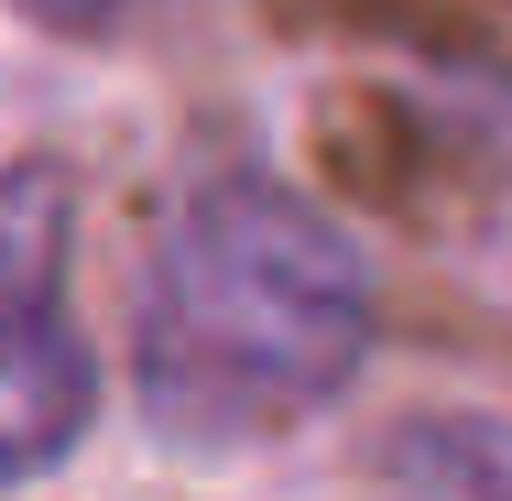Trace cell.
I'll return each instance as SVG.
<instances>
[{
  "instance_id": "obj_1",
  "label": "cell",
  "mask_w": 512,
  "mask_h": 501,
  "mask_svg": "<svg viewBox=\"0 0 512 501\" xmlns=\"http://www.w3.org/2000/svg\"><path fill=\"white\" fill-rule=\"evenodd\" d=\"M382 338L371 251L284 175H197L131 273V403L175 458L273 447L360 382Z\"/></svg>"
},
{
  "instance_id": "obj_2",
  "label": "cell",
  "mask_w": 512,
  "mask_h": 501,
  "mask_svg": "<svg viewBox=\"0 0 512 501\" xmlns=\"http://www.w3.org/2000/svg\"><path fill=\"white\" fill-rule=\"evenodd\" d=\"M99 425V360L77 327V186L66 164H0V491L66 469Z\"/></svg>"
},
{
  "instance_id": "obj_3",
  "label": "cell",
  "mask_w": 512,
  "mask_h": 501,
  "mask_svg": "<svg viewBox=\"0 0 512 501\" xmlns=\"http://www.w3.org/2000/svg\"><path fill=\"white\" fill-rule=\"evenodd\" d=\"M425 469L447 480V501H512V425H436Z\"/></svg>"
},
{
  "instance_id": "obj_4",
  "label": "cell",
  "mask_w": 512,
  "mask_h": 501,
  "mask_svg": "<svg viewBox=\"0 0 512 501\" xmlns=\"http://www.w3.org/2000/svg\"><path fill=\"white\" fill-rule=\"evenodd\" d=\"M33 22H55V33H142V22H164V11H197V0H22Z\"/></svg>"
}]
</instances>
